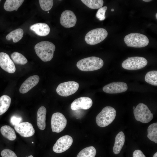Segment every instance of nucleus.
Returning <instances> with one entry per match:
<instances>
[{"label": "nucleus", "instance_id": "obj_1", "mask_svg": "<svg viewBox=\"0 0 157 157\" xmlns=\"http://www.w3.org/2000/svg\"><path fill=\"white\" fill-rule=\"evenodd\" d=\"M55 49L53 44L47 41L40 42L34 47L37 55L44 62L49 61L52 59Z\"/></svg>", "mask_w": 157, "mask_h": 157}, {"label": "nucleus", "instance_id": "obj_2", "mask_svg": "<svg viewBox=\"0 0 157 157\" xmlns=\"http://www.w3.org/2000/svg\"><path fill=\"white\" fill-rule=\"evenodd\" d=\"M104 65V61L101 58L95 56L85 58L78 61L76 66L80 70L92 71L99 69Z\"/></svg>", "mask_w": 157, "mask_h": 157}, {"label": "nucleus", "instance_id": "obj_3", "mask_svg": "<svg viewBox=\"0 0 157 157\" xmlns=\"http://www.w3.org/2000/svg\"><path fill=\"white\" fill-rule=\"evenodd\" d=\"M116 114L115 110L110 106L104 107L96 117L97 125L103 127L110 124L115 119Z\"/></svg>", "mask_w": 157, "mask_h": 157}, {"label": "nucleus", "instance_id": "obj_4", "mask_svg": "<svg viewBox=\"0 0 157 157\" xmlns=\"http://www.w3.org/2000/svg\"><path fill=\"white\" fill-rule=\"evenodd\" d=\"M124 40L128 47L135 48L144 47L149 43L147 36L138 33H132L127 35Z\"/></svg>", "mask_w": 157, "mask_h": 157}, {"label": "nucleus", "instance_id": "obj_5", "mask_svg": "<svg viewBox=\"0 0 157 157\" xmlns=\"http://www.w3.org/2000/svg\"><path fill=\"white\" fill-rule=\"evenodd\" d=\"M107 31L102 28H97L89 31L86 35L85 40L88 44L95 45L102 42L107 37Z\"/></svg>", "mask_w": 157, "mask_h": 157}, {"label": "nucleus", "instance_id": "obj_6", "mask_svg": "<svg viewBox=\"0 0 157 157\" xmlns=\"http://www.w3.org/2000/svg\"><path fill=\"white\" fill-rule=\"evenodd\" d=\"M133 113L135 119L142 123H147L153 118V114L151 113L147 106L143 103H140L134 109Z\"/></svg>", "mask_w": 157, "mask_h": 157}, {"label": "nucleus", "instance_id": "obj_7", "mask_svg": "<svg viewBox=\"0 0 157 157\" xmlns=\"http://www.w3.org/2000/svg\"><path fill=\"white\" fill-rule=\"evenodd\" d=\"M145 58L138 56L128 57L122 62V66L124 69L129 70H135L142 69L147 64Z\"/></svg>", "mask_w": 157, "mask_h": 157}, {"label": "nucleus", "instance_id": "obj_8", "mask_svg": "<svg viewBox=\"0 0 157 157\" xmlns=\"http://www.w3.org/2000/svg\"><path fill=\"white\" fill-rule=\"evenodd\" d=\"M78 83L74 81H69L61 83L56 89V91L59 95L63 97H67L75 93L78 90Z\"/></svg>", "mask_w": 157, "mask_h": 157}, {"label": "nucleus", "instance_id": "obj_9", "mask_svg": "<svg viewBox=\"0 0 157 157\" xmlns=\"http://www.w3.org/2000/svg\"><path fill=\"white\" fill-rule=\"evenodd\" d=\"M67 123L66 119L61 113L57 112L52 115L51 125L53 132L58 133L61 132L65 127Z\"/></svg>", "mask_w": 157, "mask_h": 157}, {"label": "nucleus", "instance_id": "obj_10", "mask_svg": "<svg viewBox=\"0 0 157 157\" xmlns=\"http://www.w3.org/2000/svg\"><path fill=\"white\" fill-rule=\"evenodd\" d=\"M73 142L72 138L69 135H65L59 138L53 145V150L57 153L63 152L68 149Z\"/></svg>", "mask_w": 157, "mask_h": 157}, {"label": "nucleus", "instance_id": "obj_11", "mask_svg": "<svg viewBox=\"0 0 157 157\" xmlns=\"http://www.w3.org/2000/svg\"><path fill=\"white\" fill-rule=\"evenodd\" d=\"M77 21L76 17L74 13L71 10H66L62 13L60 18L61 24L66 28L74 26Z\"/></svg>", "mask_w": 157, "mask_h": 157}, {"label": "nucleus", "instance_id": "obj_12", "mask_svg": "<svg viewBox=\"0 0 157 157\" xmlns=\"http://www.w3.org/2000/svg\"><path fill=\"white\" fill-rule=\"evenodd\" d=\"M128 89L126 83L121 82H116L110 83L104 86L103 91L109 94H116L124 92Z\"/></svg>", "mask_w": 157, "mask_h": 157}, {"label": "nucleus", "instance_id": "obj_13", "mask_svg": "<svg viewBox=\"0 0 157 157\" xmlns=\"http://www.w3.org/2000/svg\"><path fill=\"white\" fill-rule=\"evenodd\" d=\"M0 66L5 71L13 73L16 71L15 65L9 55L3 52L0 53Z\"/></svg>", "mask_w": 157, "mask_h": 157}, {"label": "nucleus", "instance_id": "obj_14", "mask_svg": "<svg viewBox=\"0 0 157 157\" xmlns=\"http://www.w3.org/2000/svg\"><path fill=\"white\" fill-rule=\"evenodd\" d=\"M17 132L24 137H28L33 135L35 133L32 124L27 122H21L14 126Z\"/></svg>", "mask_w": 157, "mask_h": 157}, {"label": "nucleus", "instance_id": "obj_15", "mask_svg": "<svg viewBox=\"0 0 157 157\" xmlns=\"http://www.w3.org/2000/svg\"><path fill=\"white\" fill-rule=\"evenodd\" d=\"M92 101L88 97H81L75 99L71 104V109L73 110L79 109L88 110L92 106Z\"/></svg>", "mask_w": 157, "mask_h": 157}, {"label": "nucleus", "instance_id": "obj_16", "mask_svg": "<svg viewBox=\"0 0 157 157\" xmlns=\"http://www.w3.org/2000/svg\"><path fill=\"white\" fill-rule=\"evenodd\" d=\"M40 78L38 76L34 75L27 78L20 86L19 91L22 94L27 93L38 83Z\"/></svg>", "mask_w": 157, "mask_h": 157}, {"label": "nucleus", "instance_id": "obj_17", "mask_svg": "<svg viewBox=\"0 0 157 157\" xmlns=\"http://www.w3.org/2000/svg\"><path fill=\"white\" fill-rule=\"evenodd\" d=\"M30 29L36 34L41 36L47 35L50 33V29L48 25L43 23H38L31 25Z\"/></svg>", "mask_w": 157, "mask_h": 157}, {"label": "nucleus", "instance_id": "obj_18", "mask_svg": "<svg viewBox=\"0 0 157 157\" xmlns=\"http://www.w3.org/2000/svg\"><path fill=\"white\" fill-rule=\"evenodd\" d=\"M47 110L44 106H41L38 109L37 114V124L38 128L42 130L46 127Z\"/></svg>", "mask_w": 157, "mask_h": 157}, {"label": "nucleus", "instance_id": "obj_19", "mask_svg": "<svg viewBox=\"0 0 157 157\" xmlns=\"http://www.w3.org/2000/svg\"><path fill=\"white\" fill-rule=\"evenodd\" d=\"M125 137L122 131L119 132L116 135L113 150L115 154H119L125 142Z\"/></svg>", "mask_w": 157, "mask_h": 157}, {"label": "nucleus", "instance_id": "obj_20", "mask_svg": "<svg viewBox=\"0 0 157 157\" xmlns=\"http://www.w3.org/2000/svg\"><path fill=\"white\" fill-rule=\"evenodd\" d=\"M24 1V0H7L4 4V8L8 11H17Z\"/></svg>", "mask_w": 157, "mask_h": 157}, {"label": "nucleus", "instance_id": "obj_21", "mask_svg": "<svg viewBox=\"0 0 157 157\" xmlns=\"http://www.w3.org/2000/svg\"><path fill=\"white\" fill-rule=\"evenodd\" d=\"M0 131L4 137L9 140H14L16 138V136L14 130L9 126L5 125L2 126Z\"/></svg>", "mask_w": 157, "mask_h": 157}, {"label": "nucleus", "instance_id": "obj_22", "mask_svg": "<svg viewBox=\"0 0 157 157\" xmlns=\"http://www.w3.org/2000/svg\"><path fill=\"white\" fill-rule=\"evenodd\" d=\"M11 102L10 97L6 95L0 97V115L5 113L9 108Z\"/></svg>", "mask_w": 157, "mask_h": 157}, {"label": "nucleus", "instance_id": "obj_23", "mask_svg": "<svg viewBox=\"0 0 157 157\" xmlns=\"http://www.w3.org/2000/svg\"><path fill=\"white\" fill-rule=\"evenodd\" d=\"M24 35L23 30L19 28L14 30L6 36V38L8 40L12 39L14 42L16 43L19 41L23 37Z\"/></svg>", "mask_w": 157, "mask_h": 157}, {"label": "nucleus", "instance_id": "obj_24", "mask_svg": "<svg viewBox=\"0 0 157 157\" xmlns=\"http://www.w3.org/2000/svg\"><path fill=\"white\" fill-rule=\"evenodd\" d=\"M148 138L151 141L157 143V123H155L150 125L147 129Z\"/></svg>", "mask_w": 157, "mask_h": 157}, {"label": "nucleus", "instance_id": "obj_25", "mask_svg": "<svg viewBox=\"0 0 157 157\" xmlns=\"http://www.w3.org/2000/svg\"><path fill=\"white\" fill-rule=\"evenodd\" d=\"M96 154L95 148L92 146L86 147L78 154L76 157H95Z\"/></svg>", "mask_w": 157, "mask_h": 157}, {"label": "nucleus", "instance_id": "obj_26", "mask_svg": "<svg viewBox=\"0 0 157 157\" xmlns=\"http://www.w3.org/2000/svg\"><path fill=\"white\" fill-rule=\"evenodd\" d=\"M81 1L88 8L92 9H97L102 7L103 0H81Z\"/></svg>", "mask_w": 157, "mask_h": 157}, {"label": "nucleus", "instance_id": "obj_27", "mask_svg": "<svg viewBox=\"0 0 157 157\" xmlns=\"http://www.w3.org/2000/svg\"><path fill=\"white\" fill-rule=\"evenodd\" d=\"M145 81L152 85H157V71H151L148 72L146 74Z\"/></svg>", "mask_w": 157, "mask_h": 157}, {"label": "nucleus", "instance_id": "obj_28", "mask_svg": "<svg viewBox=\"0 0 157 157\" xmlns=\"http://www.w3.org/2000/svg\"><path fill=\"white\" fill-rule=\"evenodd\" d=\"M11 57L13 62L17 64L24 65L28 61L26 57L21 53L14 52L11 55Z\"/></svg>", "mask_w": 157, "mask_h": 157}, {"label": "nucleus", "instance_id": "obj_29", "mask_svg": "<svg viewBox=\"0 0 157 157\" xmlns=\"http://www.w3.org/2000/svg\"><path fill=\"white\" fill-rule=\"evenodd\" d=\"M39 2L42 9L45 11L50 10L53 5L52 0H39Z\"/></svg>", "mask_w": 157, "mask_h": 157}, {"label": "nucleus", "instance_id": "obj_30", "mask_svg": "<svg viewBox=\"0 0 157 157\" xmlns=\"http://www.w3.org/2000/svg\"><path fill=\"white\" fill-rule=\"evenodd\" d=\"M107 9V7L106 6L102 7L99 8L96 13V17L100 21L104 20L106 18L105 14Z\"/></svg>", "mask_w": 157, "mask_h": 157}, {"label": "nucleus", "instance_id": "obj_31", "mask_svg": "<svg viewBox=\"0 0 157 157\" xmlns=\"http://www.w3.org/2000/svg\"><path fill=\"white\" fill-rule=\"evenodd\" d=\"M1 154L2 157H17L13 151L9 149L3 150Z\"/></svg>", "mask_w": 157, "mask_h": 157}, {"label": "nucleus", "instance_id": "obj_32", "mask_svg": "<svg viewBox=\"0 0 157 157\" xmlns=\"http://www.w3.org/2000/svg\"><path fill=\"white\" fill-rule=\"evenodd\" d=\"M22 120V118L20 116L13 115L10 118V122L12 125L15 126L21 123Z\"/></svg>", "mask_w": 157, "mask_h": 157}, {"label": "nucleus", "instance_id": "obj_33", "mask_svg": "<svg viewBox=\"0 0 157 157\" xmlns=\"http://www.w3.org/2000/svg\"><path fill=\"white\" fill-rule=\"evenodd\" d=\"M133 157H146L142 152L140 150H136L133 153Z\"/></svg>", "mask_w": 157, "mask_h": 157}, {"label": "nucleus", "instance_id": "obj_34", "mask_svg": "<svg viewBox=\"0 0 157 157\" xmlns=\"http://www.w3.org/2000/svg\"><path fill=\"white\" fill-rule=\"evenodd\" d=\"M153 157H157V152H156L154 155Z\"/></svg>", "mask_w": 157, "mask_h": 157}, {"label": "nucleus", "instance_id": "obj_35", "mask_svg": "<svg viewBox=\"0 0 157 157\" xmlns=\"http://www.w3.org/2000/svg\"><path fill=\"white\" fill-rule=\"evenodd\" d=\"M142 1L144 2H149L151 1V0H143Z\"/></svg>", "mask_w": 157, "mask_h": 157}, {"label": "nucleus", "instance_id": "obj_36", "mask_svg": "<svg viewBox=\"0 0 157 157\" xmlns=\"http://www.w3.org/2000/svg\"><path fill=\"white\" fill-rule=\"evenodd\" d=\"M27 157H33L32 155H30V156H28Z\"/></svg>", "mask_w": 157, "mask_h": 157}, {"label": "nucleus", "instance_id": "obj_37", "mask_svg": "<svg viewBox=\"0 0 157 157\" xmlns=\"http://www.w3.org/2000/svg\"><path fill=\"white\" fill-rule=\"evenodd\" d=\"M156 19H157V13H156Z\"/></svg>", "mask_w": 157, "mask_h": 157}, {"label": "nucleus", "instance_id": "obj_38", "mask_svg": "<svg viewBox=\"0 0 157 157\" xmlns=\"http://www.w3.org/2000/svg\"><path fill=\"white\" fill-rule=\"evenodd\" d=\"M114 11V9H113H113H111V11Z\"/></svg>", "mask_w": 157, "mask_h": 157}, {"label": "nucleus", "instance_id": "obj_39", "mask_svg": "<svg viewBox=\"0 0 157 157\" xmlns=\"http://www.w3.org/2000/svg\"><path fill=\"white\" fill-rule=\"evenodd\" d=\"M135 106H133V110L135 108Z\"/></svg>", "mask_w": 157, "mask_h": 157}, {"label": "nucleus", "instance_id": "obj_40", "mask_svg": "<svg viewBox=\"0 0 157 157\" xmlns=\"http://www.w3.org/2000/svg\"><path fill=\"white\" fill-rule=\"evenodd\" d=\"M32 143H34L33 142H32Z\"/></svg>", "mask_w": 157, "mask_h": 157}, {"label": "nucleus", "instance_id": "obj_41", "mask_svg": "<svg viewBox=\"0 0 157 157\" xmlns=\"http://www.w3.org/2000/svg\"><path fill=\"white\" fill-rule=\"evenodd\" d=\"M49 13V12L48 11V13Z\"/></svg>", "mask_w": 157, "mask_h": 157}, {"label": "nucleus", "instance_id": "obj_42", "mask_svg": "<svg viewBox=\"0 0 157 157\" xmlns=\"http://www.w3.org/2000/svg\"><path fill=\"white\" fill-rule=\"evenodd\" d=\"M1 1L0 0V2H1Z\"/></svg>", "mask_w": 157, "mask_h": 157}]
</instances>
